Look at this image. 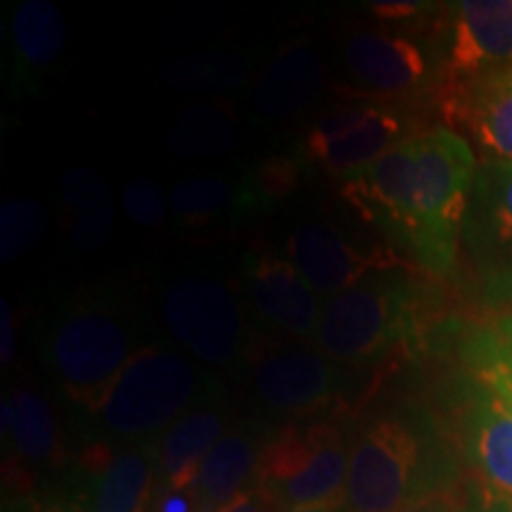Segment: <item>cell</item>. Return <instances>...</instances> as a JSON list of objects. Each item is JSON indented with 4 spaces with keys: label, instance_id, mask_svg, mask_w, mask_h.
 Returning a JSON list of instances; mask_svg holds the SVG:
<instances>
[{
    "label": "cell",
    "instance_id": "cell-13",
    "mask_svg": "<svg viewBox=\"0 0 512 512\" xmlns=\"http://www.w3.org/2000/svg\"><path fill=\"white\" fill-rule=\"evenodd\" d=\"M344 62L356 83L384 98H406L430 88L432 57L413 38L387 31H356L344 46Z\"/></svg>",
    "mask_w": 512,
    "mask_h": 512
},
{
    "label": "cell",
    "instance_id": "cell-41",
    "mask_svg": "<svg viewBox=\"0 0 512 512\" xmlns=\"http://www.w3.org/2000/svg\"><path fill=\"white\" fill-rule=\"evenodd\" d=\"M498 74H501V79L505 81V86L512 88V64H510V67L501 69V72H498Z\"/></svg>",
    "mask_w": 512,
    "mask_h": 512
},
{
    "label": "cell",
    "instance_id": "cell-27",
    "mask_svg": "<svg viewBox=\"0 0 512 512\" xmlns=\"http://www.w3.org/2000/svg\"><path fill=\"white\" fill-rule=\"evenodd\" d=\"M299 169L292 159H271V162L256 166L245 178L242 188L235 197V204L247 214L271 207L273 202L283 200L297 188Z\"/></svg>",
    "mask_w": 512,
    "mask_h": 512
},
{
    "label": "cell",
    "instance_id": "cell-18",
    "mask_svg": "<svg viewBox=\"0 0 512 512\" xmlns=\"http://www.w3.org/2000/svg\"><path fill=\"white\" fill-rule=\"evenodd\" d=\"M10 46L15 83L36 86L67 48V22L50 0H22L10 15Z\"/></svg>",
    "mask_w": 512,
    "mask_h": 512
},
{
    "label": "cell",
    "instance_id": "cell-39",
    "mask_svg": "<svg viewBox=\"0 0 512 512\" xmlns=\"http://www.w3.org/2000/svg\"><path fill=\"white\" fill-rule=\"evenodd\" d=\"M43 512H91L83 503H55L48 505Z\"/></svg>",
    "mask_w": 512,
    "mask_h": 512
},
{
    "label": "cell",
    "instance_id": "cell-32",
    "mask_svg": "<svg viewBox=\"0 0 512 512\" xmlns=\"http://www.w3.org/2000/svg\"><path fill=\"white\" fill-rule=\"evenodd\" d=\"M114 228V207H105L98 211H91V214L74 216L72 228H69V235H72V242L83 252H95L110 240Z\"/></svg>",
    "mask_w": 512,
    "mask_h": 512
},
{
    "label": "cell",
    "instance_id": "cell-1",
    "mask_svg": "<svg viewBox=\"0 0 512 512\" xmlns=\"http://www.w3.org/2000/svg\"><path fill=\"white\" fill-rule=\"evenodd\" d=\"M470 143L451 128L418 136V192L411 254L434 275H453L470 195L477 178Z\"/></svg>",
    "mask_w": 512,
    "mask_h": 512
},
{
    "label": "cell",
    "instance_id": "cell-24",
    "mask_svg": "<svg viewBox=\"0 0 512 512\" xmlns=\"http://www.w3.org/2000/svg\"><path fill=\"white\" fill-rule=\"evenodd\" d=\"M3 430L27 463L46 465L60 453V430L48 401L34 389H17L3 401Z\"/></svg>",
    "mask_w": 512,
    "mask_h": 512
},
{
    "label": "cell",
    "instance_id": "cell-7",
    "mask_svg": "<svg viewBox=\"0 0 512 512\" xmlns=\"http://www.w3.org/2000/svg\"><path fill=\"white\" fill-rule=\"evenodd\" d=\"M420 441L396 418L368 425L349 453L347 512H399L415 496Z\"/></svg>",
    "mask_w": 512,
    "mask_h": 512
},
{
    "label": "cell",
    "instance_id": "cell-29",
    "mask_svg": "<svg viewBox=\"0 0 512 512\" xmlns=\"http://www.w3.org/2000/svg\"><path fill=\"white\" fill-rule=\"evenodd\" d=\"M62 195L67 207L74 211V216L112 207L110 185L91 166H72L64 174Z\"/></svg>",
    "mask_w": 512,
    "mask_h": 512
},
{
    "label": "cell",
    "instance_id": "cell-38",
    "mask_svg": "<svg viewBox=\"0 0 512 512\" xmlns=\"http://www.w3.org/2000/svg\"><path fill=\"white\" fill-rule=\"evenodd\" d=\"M287 512H347V503H328V505H309V508H297Z\"/></svg>",
    "mask_w": 512,
    "mask_h": 512
},
{
    "label": "cell",
    "instance_id": "cell-10",
    "mask_svg": "<svg viewBox=\"0 0 512 512\" xmlns=\"http://www.w3.org/2000/svg\"><path fill=\"white\" fill-rule=\"evenodd\" d=\"M406 126V119L387 107H344L325 114L311 128L306 150L328 174L344 178L366 169L406 140Z\"/></svg>",
    "mask_w": 512,
    "mask_h": 512
},
{
    "label": "cell",
    "instance_id": "cell-17",
    "mask_svg": "<svg viewBox=\"0 0 512 512\" xmlns=\"http://www.w3.org/2000/svg\"><path fill=\"white\" fill-rule=\"evenodd\" d=\"M226 430L219 406H197L162 434L157 446V479L166 494H188L202 460Z\"/></svg>",
    "mask_w": 512,
    "mask_h": 512
},
{
    "label": "cell",
    "instance_id": "cell-9",
    "mask_svg": "<svg viewBox=\"0 0 512 512\" xmlns=\"http://www.w3.org/2000/svg\"><path fill=\"white\" fill-rule=\"evenodd\" d=\"M342 195L363 219L411 252L418 192V136H408L366 169L342 178Z\"/></svg>",
    "mask_w": 512,
    "mask_h": 512
},
{
    "label": "cell",
    "instance_id": "cell-37",
    "mask_svg": "<svg viewBox=\"0 0 512 512\" xmlns=\"http://www.w3.org/2000/svg\"><path fill=\"white\" fill-rule=\"evenodd\" d=\"M491 342L501 351V356L512 366V316H505L496 323V328L489 332Z\"/></svg>",
    "mask_w": 512,
    "mask_h": 512
},
{
    "label": "cell",
    "instance_id": "cell-2",
    "mask_svg": "<svg viewBox=\"0 0 512 512\" xmlns=\"http://www.w3.org/2000/svg\"><path fill=\"white\" fill-rule=\"evenodd\" d=\"M133 347L136 337L124 311L105 302H86L50 323L43 356L57 387L95 415L136 356Z\"/></svg>",
    "mask_w": 512,
    "mask_h": 512
},
{
    "label": "cell",
    "instance_id": "cell-34",
    "mask_svg": "<svg viewBox=\"0 0 512 512\" xmlns=\"http://www.w3.org/2000/svg\"><path fill=\"white\" fill-rule=\"evenodd\" d=\"M425 3H406V0H387V3H370V12L375 17L392 19V22H399V19H411L413 15L425 10Z\"/></svg>",
    "mask_w": 512,
    "mask_h": 512
},
{
    "label": "cell",
    "instance_id": "cell-6",
    "mask_svg": "<svg viewBox=\"0 0 512 512\" xmlns=\"http://www.w3.org/2000/svg\"><path fill=\"white\" fill-rule=\"evenodd\" d=\"M164 323L202 363L228 368L245 356L247 325L233 290L209 275H183L164 292Z\"/></svg>",
    "mask_w": 512,
    "mask_h": 512
},
{
    "label": "cell",
    "instance_id": "cell-3",
    "mask_svg": "<svg viewBox=\"0 0 512 512\" xmlns=\"http://www.w3.org/2000/svg\"><path fill=\"white\" fill-rule=\"evenodd\" d=\"M204 392L195 363L162 347L138 349L95 413L105 434L138 441L166 432Z\"/></svg>",
    "mask_w": 512,
    "mask_h": 512
},
{
    "label": "cell",
    "instance_id": "cell-5",
    "mask_svg": "<svg viewBox=\"0 0 512 512\" xmlns=\"http://www.w3.org/2000/svg\"><path fill=\"white\" fill-rule=\"evenodd\" d=\"M413 287L399 275H370L323 306L316 344L339 363H368L408 335Z\"/></svg>",
    "mask_w": 512,
    "mask_h": 512
},
{
    "label": "cell",
    "instance_id": "cell-8",
    "mask_svg": "<svg viewBox=\"0 0 512 512\" xmlns=\"http://www.w3.org/2000/svg\"><path fill=\"white\" fill-rule=\"evenodd\" d=\"M463 240L482 297L489 304H512V164L479 166Z\"/></svg>",
    "mask_w": 512,
    "mask_h": 512
},
{
    "label": "cell",
    "instance_id": "cell-28",
    "mask_svg": "<svg viewBox=\"0 0 512 512\" xmlns=\"http://www.w3.org/2000/svg\"><path fill=\"white\" fill-rule=\"evenodd\" d=\"M233 202V190L221 178H190L178 183L169 195V207L185 223L214 219Z\"/></svg>",
    "mask_w": 512,
    "mask_h": 512
},
{
    "label": "cell",
    "instance_id": "cell-15",
    "mask_svg": "<svg viewBox=\"0 0 512 512\" xmlns=\"http://www.w3.org/2000/svg\"><path fill=\"white\" fill-rule=\"evenodd\" d=\"M337 368L309 349H283L259 358L252 387L256 401L275 415H304L325 406L337 392Z\"/></svg>",
    "mask_w": 512,
    "mask_h": 512
},
{
    "label": "cell",
    "instance_id": "cell-22",
    "mask_svg": "<svg viewBox=\"0 0 512 512\" xmlns=\"http://www.w3.org/2000/svg\"><path fill=\"white\" fill-rule=\"evenodd\" d=\"M465 86L467 91L458 98L460 119L489 155V162L512 164V88L505 86L498 72Z\"/></svg>",
    "mask_w": 512,
    "mask_h": 512
},
{
    "label": "cell",
    "instance_id": "cell-26",
    "mask_svg": "<svg viewBox=\"0 0 512 512\" xmlns=\"http://www.w3.org/2000/svg\"><path fill=\"white\" fill-rule=\"evenodd\" d=\"M46 228V209L31 197H15L0 209V261H17L31 247Z\"/></svg>",
    "mask_w": 512,
    "mask_h": 512
},
{
    "label": "cell",
    "instance_id": "cell-12",
    "mask_svg": "<svg viewBox=\"0 0 512 512\" xmlns=\"http://www.w3.org/2000/svg\"><path fill=\"white\" fill-rule=\"evenodd\" d=\"M242 278L249 302L266 325L297 339H316L325 304L290 259L247 254Z\"/></svg>",
    "mask_w": 512,
    "mask_h": 512
},
{
    "label": "cell",
    "instance_id": "cell-33",
    "mask_svg": "<svg viewBox=\"0 0 512 512\" xmlns=\"http://www.w3.org/2000/svg\"><path fill=\"white\" fill-rule=\"evenodd\" d=\"M399 512H465V505L460 503V498L453 494L446 486H439V489L422 491L408 501Z\"/></svg>",
    "mask_w": 512,
    "mask_h": 512
},
{
    "label": "cell",
    "instance_id": "cell-4",
    "mask_svg": "<svg viewBox=\"0 0 512 512\" xmlns=\"http://www.w3.org/2000/svg\"><path fill=\"white\" fill-rule=\"evenodd\" d=\"M349 453L332 425L285 427L266 441L256 489L273 512L347 503Z\"/></svg>",
    "mask_w": 512,
    "mask_h": 512
},
{
    "label": "cell",
    "instance_id": "cell-20",
    "mask_svg": "<svg viewBox=\"0 0 512 512\" xmlns=\"http://www.w3.org/2000/svg\"><path fill=\"white\" fill-rule=\"evenodd\" d=\"M155 475V444L126 448L102 463L83 505L91 512H147Z\"/></svg>",
    "mask_w": 512,
    "mask_h": 512
},
{
    "label": "cell",
    "instance_id": "cell-11",
    "mask_svg": "<svg viewBox=\"0 0 512 512\" xmlns=\"http://www.w3.org/2000/svg\"><path fill=\"white\" fill-rule=\"evenodd\" d=\"M287 256L318 294L349 290L370 273H387L399 266V259L387 249H363L325 223L299 228L287 240Z\"/></svg>",
    "mask_w": 512,
    "mask_h": 512
},
{
    "label": "cell",
    "instance_id": "cell-40",
    "mask_svg": "<svg viewBox=\"0 0 512 512\" xmlns=\"http://www.w3.org/2000/svg\"><path fill=\"white\" fill-rule=\"evenodd\" d=\"M465 512H512V505H505V503L472 505V508H465Z\"/></svg>",
    "mask_w": 512,
    "mask_h": 512
},
{
    "label": "cell",
    "instance_id": "cell-21",
    "mask_svg": "<svg viewBox=\"0 0 512 512\" xmlns=\"http://www.w3.org/2000/svg\"><path fill=\"white\" fill-rule=\"evenodd\" d=\"M323 86V62L306 46H292L268 64L252 93L254 110L266 119L290 117Z\"/></svg>",
    "mask_w": 512,
    "mask_h": 512
},
{
    "label": "cell",
    "instance_id": "cell-35",
    "mask_svg": "<svg viewBox=\"0 0 512 512\" xmlns=\"http://www.w3.org/2000/svg\"><path fill=\"white\" fill-rule=\"evenodd\" d=\"M0 330H3V335H0V361H3V366H8L15 358V325H12V311L5 299L0 302Z\"/></svg>",
    "mask_w": 512,
    "mask_h": 512
},
{
    "label": "cell",
    "instance_id": "cell-19",
    "mask_svg": "<svg viewBox=\"0 0 512 512\" xmlns=\"http://www.w3.org/2000/svg\"><path fill=\"white\" fill-rule=\"evenodd\" d=\"M467 439L479 475L512 503V411L484 384L467 415Z\"/></svg>",
    "mask_w": 512,
    "mask_h": 512
},
{
    "label": "cell",
    "instance_id": "cell-14",
    "mask_svg": "<svg viewBox=\"0 0 512 512\" xmlns=\"http://www.w3.org/2000/svg\"><path fill=\"white\" fill-rule=\"evenodd\" d=\"M446 69L470 83L512 64V0H463L453 5Z\"/></svg>",
    "mask_w": 512,
    "mask_h": 512
},
{
    "label": "cell",
    "instance_id": "cell-30",
    "mask_svg": "<svg viewBox=\"0 0 512 512\" xmlns=\"http://www.w3.org/2000/svg\"><path fill=\"white\" fill-rule=\"evenodd\" d=\"M124 211L128 219L143 228H157L166 221V211H169V200L162 192V188L150 178H133L126 183L124 195Z\"/></svg>",
    "mask_w": 512,
    "mask_h": 512
},
{
    "label": "cell",
    "instance_id": "cell-31",
    "mask_svg": "<svg viewBox=\"0 0 512 512\" xmlns=\"http://www.w3.org/2000/svg\"><path fill=\"white\" fill-rule=\"evenodd\" d=\"M470 356L472 366H475L479 375V382H482L489 392H494L512 411V366L501 356L496 344L491 342L489 332L477 339Z\"/></svg>",
    "mask_w": 512,
    "mask_h": 512
},
{
    "label": "cell",
    "instance_id": "cell-25",
    "mask_svg": "<svg viewBox=\"0 0 512 512\" xmlns=\"http://www.w3.org/2000/svg\"><path fill=\"white\" fill-rule=\"evenodd\" d=\"M252 72V64L235 50H200L166 64L162 79L183 93H216L238 88Z\"/></svg>",
    "mask_w": 512,
    "mask_h": 512
},
{
    "label": "cell",
    "instance_id": "cell-16",
    "mask_svg": "<svg viewBox=\"0 0 512 512\" xmlns=\"http://www.w3.org/2000/svg\"><path fill=\"white\" fill-rule=\"evenodd\" d=\"M264 441L252 430H230L202 460L188 496L200 512H216L245 494L247 484L256 482Z\"/></svg>",
    "mask_w": 512,
    "mask_h": 512
},
{
    "label": "cell",
    "instance_id": "cell-23",
    "mask_svg": "<svg viewBox=\"0 0 512 512\" xmlns=\"http://www.w3.org/2000/svg\"><path fill=\"white\" fill-rule=\"evenodd\" d=\"M238 119L228 105H190L178 114L169 133L166 147L178 159H207L226 152L238 143Z\"/></svg>",
    "mask_w": 512,
    "mask_h": 512
},
{
    "label": "cell",
    "instance_id": "cell-36",
    "mask_svg": "<svg viewBox=\"0 0 512 512\" xmlns=\"http://www.w3.org/2000/svg\"><path fill=\"white\" fill-rule=\"evenodd\" d=\"M216 512H273L271 505L264 496H261V491L256 489H249L245 494H240L235 501H230L228 505H223Z\"/></svg>",
    "mask_w": 512,
    "mask_h": 512
}]
</instances>
